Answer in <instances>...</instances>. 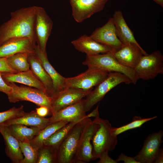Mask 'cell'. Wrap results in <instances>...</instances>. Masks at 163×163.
<instances>
[{
	"label": "cell",
	"instance_id": "obj_1",
	"mask_svg": "<svg viewBox=\"0 0 163 163\" xmlns=\"http://www.w3.org/2000/svg\"><path fill=\"white\" fill-rule=\"evenodd\" d=\"M36 7L22 8L11 13L10 19L0 26V46L9 41L24 38L36 43L34 29Z\"/></svg>",
	"mask_w": 163,
	"mask_h": 163
},
{
	"label": "cell",
	"instance_id": "obj_2",
	"mask_svg": "<svg viewBox=\"0 0 163 163\" xmlns=\"http://www.w3.org/2000/svg\"><path fill=\"white\" fill-rule=\"evenodd\" d=\"M82 64L92 68L107 72H118L124 74L136 85L138 80L134 69L126 66L119 62L110 52L87 56Z\"/></svg>",
	"mask_w": 163,
	"mask_h": 163
},
{
	"label": "cell",
	"instance_id": "obj_3",
	"mask_svg": "<svg viewBox=\"0 0 163 163\" xmlns=\"http://www.w3.org/2000/svg\"><path fill=\"white\" fill-rule=\"evenodd\" d=\"M85 119L72 127L57 148V163H77V153Z\"/></svg>",
	"mask_w": 163,
	"mask_h": 163
},
{
	"label": "cell",
	"instance_id": "obj_4",
	"mask_svg": "<svg viewBox=\"0 0 163 163\" xmlns=\"http://www.w3.org/2000/svg\"><path fill=\"white\" fill-rule=\"evenodd\" d=\"M122 83L129 84L132 83V82L124 74L118 72H109L107 77L86 96L84 104L85 111L86 112L90 110L94 105L101 101L109 91Z\"/></svg>",
	"mask_w": 163,
	"mask_h": 163
},
{
	"label": "cell",
	"instance_id": "obj_5",
	"mask_svg": "<svg viewBox=\"0 0 163 163\" xmlns=\"http://www.w3.org/2000/svg\"><path fill=\"white\" fill-rule=\"evenodd\" d=\"M94 120L99 124V126L91 139L93 160L98 158L100 154L104 152L113 150L118 142L117 136L111 134L112 127L108 120L99 117Z\"/></svg>",
	"mask_w": 163,
	"mask_h": 163
},
{
	"label": "cell",
	"instance_id": "obj_6",
	"mask_svg": "<svg viewBox=\"0 0 163 163\" xmlns=\"http://www.w3.org/2000/svg\"><path fill=\"white\" fill-rule=\"evenodd\" d=\"M6 83L12 88L11 92L7 95L10 102L28 101L39 107H47L51 110V98L45 91L28 86H18L14 83Z\"/></svg>",
	"mask_w": 163,
	"mask_h": 163
},
{
	"label": "cell",
	"instance_id": "obj_7",
	"mask_svg": "<svg viewBox=\"0 0 163 163\" xmlns=\"http://www.w3.org/2000/svg\"><path fill=\"white\" fill-rule=\"evenodd\" d=\"M138 80L153 79L159 74H163V56L159 50L149 54L143 55L134 69Z\"/></svg>",
	"mask_w": 163,
	"mask_h": 163
},
{
	"label": "cell",
	"instance_id": "obj_8",
	"mask_svg": "<svg viewBox=\"0 0 163 163\" xmlns=\"http://www.w3.org/2000/svg\"><path fill=\"white\" fill-rule=\"evenodd\" d=\"M108 72L94 68H88L85 72L73 77L66 78L67 87L85 91H91L107 77Z\"/></svg>",
	"mask_w": 163,
	"mask_h": 163
},
{
	"label": "cell",
	"instance_id": "obj_9",
	"mask_svg": "<svg viewBox=\"0 0 163 163\" xmlns=\"http://www.w3.org/2000/svg\"><path fill=\"white\" fill-rule=\"evenodd\" d=\"M53 25L52 21L45 9L42 7L36 6L34 25L35 40L37 45L46 55V43Z\"/></svg>",
	"mask_w": 163,
	"mask_h": 163
},
{
	"label": "cell",
	"instance_id": "obj_10",
	"mask_svg": "<svg viewBox=\"0 0 163 163\" xmlns=\"http://www.w3.org/2000/svg\"><path fill=\"white\" fill-rule=\"evenodd\" d=\"M99 126V124L94 120L92 121L89 118L85 119L77 153V163H87L93 160L91 141Z\"/></svg>",
	"mask_w": 163,
	"mask_h": 163
},
{
	"label": "cell",
	"instance_id": "obj_11",
	"mask_svg": "<svg viewBox=\"0 0 163 163\" xmlns=\"http://www.w3.org/2000/svg\"><path fill=\"white\" fill-rule=\"evenodd\" d=\"M108 0H69L72 15L80 23L102 10Z\"/></svg>",
	"mask_w": 163,
	"mask_h": 163
},
{
	"label": "cell",
	"instance_id": "obj_12",
	"mask_svg": "<svg viewBox=\"0 0 163 163\" xmlns=\"http://www.w3.org/2000/svg\"><path fill=\"white\" fill-rule=\"evenodd\" d=\"M90 36L96 41L108 46L113 52L123 45L117 35L112 18H110L104 25L96 28Z\"/></svg>",
	"mask_w": 163,
	"mask_h": 163
},
{
	"label": "cell",
	"instance_id": "obj_13",
	"mask_svg": "<svg viewBox=\"0 0 163 163\" xmlns=\"http://www.w3.org/2000/svg\"><path fill=\"white\" fill-rule=\"evenodd\" d=\"M163 135L162 130L149 135L141 150L133 157L139 163H154L162 142Z\"/></svg>",
	"mask_w": 163,
	"mask_h": 163
},
{
	"label": "cell",
	"instance_id": "obj_14",
	"mask_svg": "<svg viewBox=\"0 0 163 163\" xmlns=\"http://www.w3.org/2000/svg\"><path fill=\"white\" fill-rule=\"evenodd\" d=\"M90 91H83L71 87L66 88L50 98L52 115L83 99Z\"/></svg>",
	"mask_w": 163,
	"mask_h": 163
},
{
	"label": "cell",
	"instance_id": "obj_15",
	"mask_svg": "<svg viewBox=\"0 0 163 163\" xmlns=\"http://www.w3.org/2000/svg\"><path fill=\"white\" fill-rule=\"evenodd\" d=\"M111 53L120 63L133 69L142 56L148 54L141 47L131 44L123 45L119 50Z\"/></svg>",
	"mask_w": 163,
	"mask_h": 163
},
{
	"label": "cell",
	"instance_id": "obj_16",
	"mask_svg": "<svg viewBox=\"0 0 163 163\" xmlns=\"http://www.w3.org/2000/svg\"><path fill=\"white\" fill-rule=\"evenodd\" d=\"M85 101V99H83L52 115L49 118V124L61 121L79 122L85 119L86 114L84 110Z\"/></svg>",
	"mask_w": 163,
	"mask_h": 163
},
{
	"label": "cell",
	"instance_id": "obj_17",
	"mask_svg": "<svg viewBox=\"0 0 163 163\" xmlns=\"http://www.w3.org/2000/svg\"><path fill=\"white\" fill-rule=\"evenodd\" d=\"M75 48L87 56L111 52L109 47L96 41L90 36L83 35L71 42Z\"/></svg>",
	"mask_w": 163,
	"mask_h": 163
},
{
	"label": "cell",
	"instance_id": "obj_18",
	"mask_svg": "<svg viewBox=\"0 0 163 163\" xmlns=\"http://www.w3.org/2000/svg\"><path fill=\"white\" fill-rule=\"evenodd\" d=\"M28 61L30 70L35 77L44 85L46 93L50 97L54 94L52 80L47 74L35 51L28 54Z\"/></svg>",
	"mask_w": 163,
	"mask_h": 163
},
{
	"label": "cell",
	"instance_id": "obj_19",
	"mask_svg": "<svg viewBox=\"0 0 163 163\" xmlns=\"http://www.w3.org/2000/svg\"><path fill=\"white\" fill-rule=\"evenodd\" d=\"M36 45V43L27 38L9 41L0 46V58H6L20 53L34 52Z\"/></svg>",
	"mask_w": 163,
	"mask_h": 163
},
{
	"label": "cell",
	"instance_id": "obj_20",
	"mask_svg": "<svg viewBox=\"0 0 163 163\" xmlns=\"http://www.w3.org/2000/svg\"><path fill=\"white\" fill-rule=\"evenodd\" d=\"M34 51L52 80L54 90L53 97L67 88L66 78L62 76L55 69L50 62L47 55L41 51L37 45L35 47Z\"/></svg>",
	"mask_w": 163,
	"mask_h": 163
},
{
	"label": "cell",
	"instance_id": "obj_21",
	"mask_svg": "<svg viewBox=\"0 0 163 163\" xmlns=\"http://www.w3.org/2000/svg\"><path fill=\"white\" fill-rule=\"evenodd\" d=\"M0 133L4 140L6 155L14 163H21L24 158L18 140L11 133L8 127L0 125Z\"/></svg>",
	"mask_w": 163,
	"mask_h": 163
},
{
	"label": "cell",
	"instance_id": "obj_22",
	"mask_svg": "<svg viewBox=\"0 0 163 163\" xmlns=\"http://www.w3.org/2000/svg\"><path fill=\"white\" fill-rule=\"evenodd\" d=\"M2 75L6 83H18L38 89L46 93L45 86L35 77L30 69L16 73L2 72Z\"/></svg>",
	"mask_w": 163,
	"mask_h": 163
},
{
	"label": "cell",
	"instance_id": "obj_23",
	"mask_svg": "<svg viewBox=\"0 0 163 163\" xmlns=\"http://www.w3.org/2000/svg\"><path fill=\"white\" fill-rule=\"evenodd\" d=\"M116 33L119 39L123 45L133 44L141 47L136 40L133 32L127 25L122 12L115 11L112 17Z\"/></svg>",
	"mask_w": 163,
	"mask_h": 163
},
{
	"label": "cell",
	"instance_id": "obj_24",
	"mask_svg": "<svg viewBox=\"0 0 163 163\" xmlns=\"http://www.w3.org/2000/svg\"><path fill=\"white\" fill-rule=\"evenodd\" d=\"M15 124L35 127L42 129L49 124V119L41 117L37 113L36 110H33L29 113H26L21 117L9 120L1 125L8 126Z\"/></svg>",
	"mask_w": 163,
	"mask_h": 163
},
{
	"label": "cell",
	"instance_id": "obj_25",
	"mask_svg": "<svg viewBox=\"0 0 163 163\" xmlns=\"http://www.w3.org/2000/svg\"><path fill=\"white\" fill-rule=\"evenodd\" d=\"M69 123L66 121H61L50 123L42 129L30 142L31 144L38 149L43 145L44 142L57 130Z\"/></svg>",
	"mask_w": 163,
	"mask_h": 163
},
{
	"label": "cell",
	"instance_id": "obj_26",
	"mask_svg": "<svg viewBox=\"0 0 163 163\" xmlns=\"http://www.w3.org/2000/svg\"><path fill=\"white\" fill-rule=\"evenodd\" d=\"M7 126L12 134L21 141L30 142L42 129L35 127L29 128L20 124H13Z\"/></svg>",
	"mask_w": 163,
	"mask_h": 163
},
{
	"label": "cell",
	"instance_id": "obj_27",
	"mask_svg": "<svg viewBox=\"0 0 163 163\" xmlns=\"http://www.w3.org/2000/svg\"><path fill=\"white\" fill-rule=\"evenodd\" d=\"M28 54L26 52L20 53L6 57L8 65L16 73L30 69L28 61Z\"/></svg>",
	"mask_w": 163,
	"mask_h": 163
},
{
	"label": "cell",
	"instance_id": "obj_28",
	"mask_svg": "<svg viewBox=\"0 0 163 163\" xmlns=\"http://www.w3.org/2000/svg\"><path fill=\"white\" fill-rule=\"evenodd\" d=\"M79 122L68 123L56 131L43 142V145L53 147L56 149L70 130Z\"/></svg>",
	"mask_w": 163,
	"mask_h": 163
},
{
	"label": "cell",
	"instance_id": "obj_29",
	"mask_svg": "<svg viewBox=\"0 0 163 163\" xmlns=\"http://www.w3.org/2000/svg\"><path fill=\"white\" fill-rule=\"evenodd\" d=\"M57 163V153L56 148L43 145L38 149L36 163Z\"/></svg>",
	"mask_w": 163,
	"mask_h": 163
},
{
	"label": "cell",
	"instance_id": "obj_30",
	"mask_svg": "<svg viewBox=\"0 0 163 163\" xmlns=\"http://www.w3.org/2000/svg\"><path fill=\"white\" fill-rule=\"evenodd\" d=\"M157 117V116H155L150 118H143L139 116H134L131 122L119 127H112L111 130V134L114 136H117L125 131L140 127L145 123Z\"/></svg>",
	"mask_w": 163,
	"mask_h": 163
},
{
	"label": "cell",
	"instance_id": "obj_31",
	"mask_svg": "<svg viewBox=\"0 0 163 163\" xmlns=\"http://www.w3.org/2000/svg\"><path fill=\"white\" fill-rule=\"evenodd\" d=\"M19 142L24 156L21 163H36L38 149L34 147L29 142L19 141Z\"/></svg>",
	"mask_w": 163,
	"mask_h": 163
},
{
	"label": "cell",
	"instance_id": "obj_32",
	"mask_svg": "<svg viewBox=\"0 0 163 163\" xmlns=\"http://www.w3.org/2000/svg\"><path fill=\"white\" fill-rule=\"evenodd\" d=\"M26 113L23 105L19 108L14 107L8 110L0 112V125L10 120L21 117Z\"/></svg>",
	"mask_w": 163,
	"mask_h": 163
},
{
	"label": "cell",
	"instance_id": "obj_33",
	"mask_svg": "<svg viewBox=\"0 0 163 163\" xmlns=\"http://www.w3.org/2000/svg\"><path fill=\"white\" fill-rule=\"evenodd\" d=\"M0 72L16 73V72L12 69L8 65L6 58H0Z\"/></svg>",
	"mask_w": 163,
	"mask_h": 163
},
{
	"label": "cell",
	"instance_id": "obj_34",
	"mask_svg": "<svg viewBox=\"0 0 163 163\" xmlns=\"http://www.w3.org/2000/svg\"><path fill=\"white\" fill-rule=\"evenodd\" d=\"M12 89V87L4 81L2 76V72H0V91L7 95L11 92Z\"/></svg>",
	"mask_w": 163,
	"mask_h": 163
},
{
	"label": "cell",
	"instance_id": "obj_35",
	"mask_svg": "<svg viewBox=\"0 0 163 163\" xmlns=\"http://www.w3.org/2000/svg\"><path fill=\"white\" fill-rule=\"evenodd\" d=\"M108 152L105 151L102 152L99 155L98 158L100 160L97 163H117L116 160L110 158L108 155Z\"/></svg>",
	"mask_w": 163,
	"mask_h": 163
},
{
	"label": "cell",
	"instance_id": "obj_36",
	"mask_svg": "<svg viewBox=\"0 0 163 163\" xmlns=\"http://www.w3.org/2000/svg\"><path fill=\"white\" fill-rule=\"evenodd\" d=\"M116 160L117 162L122 161L124 163H139L133 157L127 156L123 153H121L119 155L118 158Z\"/></svg>",
	"mask_w": 163,
	"mask_h": 163
},
{
	"label": "cell",
	"instance_id": "obj_37",
	"mask_svg": "<svg viewBox=\"0 0 163 163\" xmlns=\"http://www.w3.org/2000/svg\"><path fill=\"white\" fill-rule=\"evenodd\" d=\"M37 113L40 116L44 117L48 115L50 112H51L50 109L48 107L41 106L36 109Z\"/></svg>",
	"mask_w": 163,
	"mask_h": 163
},
{
	"label": "cell",
	"instance_id": "obj_38",
	"mask_svg": "<svg viewBox=\"0 0 163 163\" xmlns=\"http://www.w3.org/2000/svg\"><path fill=\"white\" fill-rule=\"evenodd\" d=\"M99 104L97 106L95 109L91 113L87 115H86L85 117V119L89 118L91 117H94L95 118L99 117Z\"/></svg>",
	"mask_w": 163,
	"mask_h": 163
},
{
	"label": "cell",
	"instance_id": "obj_39",
	"mask_svg": "<svg viewBox=\"0 0 163 163\" xmlns=\"http://www.w3.org/2000/svg\"><path fill=\"white\" fill-rule=\"evenodd\" d=\"M155 163H163V148H160L159 152L157 155Z\"/></svg>",
	"mask_w": 163,
	"mask_h": 163
},
{
	"label": "cell",
	"instance_id": "obj_40",
	"mask_svg": "<svg viewBox=\"0 0 163 163\" xmlns=\"http://www.w3.org/2000/svg\"><path fill=\"white\" fill-rule=\"evenodd\" d=\"M161 7H163V0H152Z\"/></svg>",
	"mask_w": 163,
	"mask_h": 163
}]
</instances>
